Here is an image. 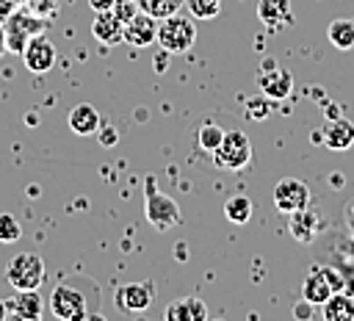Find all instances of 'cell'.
Returning <instances> with one entry per match:
<instances>
[{"mask_svg":"<svg viewBox=\"0 0 354 321\" xmlns=\"http://www.w3.org/2000/svg\"><path fill=\"white\" fill-rule=\"evenodd\" d=\"M97 304H100V288L94 279L83 274L61 279L50 293V313L61 321H83L88 315H97Z\"/></svg>","mask_w":354,"mask_h":321,"instance_id":"obj_1","label":"cell"},{"mask_svg":"<svg viewBox=\"0 0 354 321\" xmlns=\"http://www.w3.org/2000/svg\"><path fill=\"white\" fill-rule=\"evenodd\" d=\"M196 42V25L188 14H169L158 19V44L169 53H185Z\"/></svg>","mask_w":354,"mask_h":321,"instance_id":"obj_2","label":"cell"},{"mask_svg":"<svg viewBox=\"0 0 354 321\" xmlns=\"http://www.w3.org/2000/svg\"><path fill=\"white\" fill-rule=\"evenodd\" d=\"M213 160L218 169H227V172H241L249 166L252 160V141L243 130H227L221 144L213 149Z\"/></svg>","mask_w":354,"mask_h":321,"instance_id":"obj_3","label":"cell"},{"mask_svg":"<svg viewBox=\"0 0 354 321\" xmlns=\"http://www.w3.org/2000/svg\"><path fill=\"white\" fill-rule=\"evenodd\" d=\"M6 277H8L14 291H33V288H39L44 282V260H41V255H36V252L14 255L8 268H6Z\"/></svg>","mask_w":354,"mask_h":321,"instance_id":"obj_4","label":"cell"},{"mask_svg":"<svg viewBox=\"0 0 354 321\" xmlns=\"http://www.w3.org/2000/svg\"><path fill=\"white\" fill-rule=\"evenodd\" d=\"M144 213H147V221L155 224L158 230H169L180 221V205L166 196L163 191L155 188V180L147 177V202H144Z\"/></svg>","mask_w":354,"mask_h":321,"instance_id":"obj_5","label":"cell"},{"mask_svg":"<svg viewBox=\"0 0 354 321\" xmlns=\"http://www.w3.org/2000/svg\"><path fill=\"white\" fill-rule=\"evenodd\" d=\"M274 205L285 216L307 208L310 205V188H307V183L299 180V177H282L274 185Z\"/></svg>","mask_w":354,"mask_h":321,"instance_id":"obj_6","label":"cell"},{"mask_svg":"<svg viewBox=\"0 0 354 321\" xmlns=\"http://www.w3.org/2000/svg\"><path fill=\"white\" fill-rule=\"evenodd\" d=\"M8 25H6V33H3V39H6V47L8 50H17V53H22V47L28 44V39L30 36H36V33H41L44 30V22L39 19V17H33L30 11H11V17L6 19Z\"/></svg>","mask_w":354,"mask_h":321,"instance_id":"obj_7","label":"cell"},{"mask_svg":"<svg viewBox=\"0 0 354 321\" xmlns=\"http://www.w3.org/2000/svg\"><path fill=\"white\" fill-rule=\"evenodd\" d=\"M337 288H340V277H337V271L324 268V266H315V268L304 277L301 299H307L310 304H324Z\"/></svg>","mask_w":354,"mask_h":321,"instance_id":"obj_8","label":"cell"},{"mask_svg":"<svg viewBox=\"0 0 354 321\" xmlns=\"http://www.w3.org/2000/svg\"><path fill=\"white\" fill-rule=\"evenodd\" d=\"M155 299V282L152 279H136L116 291V307L122 313H141Z\"/></svg>","mask_w":354,"mask_h":321,"instance_id":"obj_9","label":"cell"},{"mask_svg":"<svg viewBox=\"0 0 354 321\" xmlns=\"http://www.w3.org/2000/svg\"><path fill=\"white\" fill-rule=\"evenodd\" d=\"M22 61H25V66H28L30 72H36V75L50 72L53 64H55V47H53V42H50L44 33L30 36L28 44L22 47Z\"/></svg>","mask_w":354,"mask_h":321,"instance_id":"obj_10","label":"cell"},{"mask_svg":"<svg viewBox=\"0 0 354 321\" xmlns=\"http://www.w3.org/2000/svg\"><path fill=\"white\" fill-rule=\"evenodd\" d=\"M158 39V19L147 11H136L127 22H124V42L133 47H147Z\"/></svg>","mask_w":354,"mask_h":321,"instance_id":"obj_11","label":"cell"},{"mask_svg":"<svg viewBox=\"0 0 354 321\" xmlns=\"http://www.w3.org/2000/svg\"><path fill=\"white\" fill-rule=\"evenodd\" d=\"M257 86H260V91H263L266 97H271V100H285V97L290 94V89H293V75H290L288 69L271 64V66H266V69L260 72Z\"/></svg>","mask_w":354,"mask_h":321,"instance_id":"obj_12","label":"cell"},{"mask_svg":"<svg viewBox=\"0 0 354 321\" xmlns=\"http://www.w3.org/2000/svg\"><path fill=\"white\" fill-rule=\"evenodd\" d=\"M91 33H94V39L97 42H102V44H119V42H124V22L108 8V11H97L94 14V22H91Z\"/></svg>","mask_w":354,"mask_h":321,"instance_id":"obj_13","label":"cell"},{"mask_svg":"<svg viewBox=\"0 0 354 321\" xmlns=\"http://www.w3.org/2000/svg\"><path fill=\"white\" fill-rule=\"evenodd\" d=\"M6 307H8V315H14L19 321H36L41 315V310H44V302L33 288V291H17L6 302Z\"/></svg>","mask_w":354,"mask_h":321,"instance_id":"obj_14","label":"cell"},{"mask_svg":"<svg viewBox=\"0 0 354 321\" xmlns=\"http://www.w3.org/2000/svg\"><path fill=\"white\" fill-rule=\"evenodd\" d=\"M166 321H205L207 318V307L202 299L196 296H183L177 302H171L163 313Z\"/></svg>","mask_w":354,"mask_h":321,"instance_id":"obj_15","label":"cell"},{"mask_svg":"<svg viewBox=\"0 0 354 321\" xmlns=\"http://www.w3.org/2000/svg\"><path fill=\"white\" fill-rule=\"evenodd\" d=\"M321 227H324V224H321V219H318L315 210L301 208V210L290 213V232H293V238L301 241V244L315 241V235L321 232Z\"/></svg>","mask_w":354,"mask_h":321,"instance_id":"obj_16","label":"cell"},{"mask_svg":"<svg viewBox=\"0 0 354 321\" xmlns=\"http://www.w3.org/2000/svg\"><path fill=\"white\" fill-rule=\"evenodd\" d=\"M324 144L329 149H337V152L348 149L354 144V122H348L343 116L326 122V127H324Z\"/></svg>","mask_w":354,"mask_h":321,"instance_id":"obj_17","label":"cell"},{"mask_svg":"<svg viewBox=\"0 0 354 321\" xmlns=\"http://www.w3.org/2000/svg\"><path fill=\"white\" fill-rule=\"evenodd\" d=\"M100 113H97V108L94 105H88V102H77L72 111H69V127H72V133H77V136H91V133H97L100 130Z\"/></svg>","mask_w":354,"mask_h":321,"instance_id":"obj_18","label":"cell"},{"mask_svg":"<svg viewBox=\"0 0 354 321\" xmlns=\"http://www.w3.org/2000/svg\"><path fill=\"white\" fill-rule=\"evenodd\" d=\"M257 17L260 22H266L268 28H279L285 22H290V0H257Z\"/></svg>","mask_w":354,"mask_h":321,"instance_id":"obj_19","label":"cell"},{"mask_svg":"<svg viewBox=\"0 0 354 321\" xmlns=\"http://www.w3.org/2000/svg\"><path fill=\"white\" fill-rule=\"evenodd\" d=\"M326 39H329L337 50H351V47H354V19H348V17L332 19L329 28H326Z\"/></svg>","mask_w":354,"mask_h":321,"instance_id":"obj_20","label":"cell"},{"mask_svg":"<svg viewBox=\"0 0 354 321\" xmlns=\"http://www.w3.org/2000/svg\"><path fill=\"white\" fill-rule=\"evenodd\" d=\"M324 318L326 321H343V318H354V302L346 296V293H340V291H335L324 304Z\"/></svg>","mask_w":354,"mask_h":321,"instance_id":"obj_21","label":"cell"},{"mask_svg":"<svg viewBox=\"0 0 354 321\" xmlns=\"http://www.w3.org/2000/svg\"><path fill=\"white\" fill-rule=\"evenodd\" d=\"M252 199L246 194H232L227 202H224V216L232 221V224H246L252 219Z\"/></svg>","mask_w":354,"mask_h":321,"instance_id":"obj_22","label":"cell"},{"mask_svg":"<svg viewBox=\"0 0 354 321\" xmlns=\"http://www.w3.org/2000/svg\"><path fill=\"white\" fill-rule=\"evenodd\" d=\"M183 3L185 0H138V8L147 11V14H152L155 19H163L169 14H177L183 8Z\"/></svg>","mask_w":354,"mask_h":321,"instance_id":"obj_23","label":"cell"},{"mask_svg":"<svg viewBox=\"0 0 354 321\" xmlns=\"http://www.w3.org/2000/svg\"><path fill=\"white\" fill-rule=\"evenodd\" d=\"M224 133H227V130H221V125H216V122H205V125L199 127V133H196V141H199L202 149L213 152V149L221 144Z\"/></svg>","mask_w":354,"mask_h":321,"instance_id":"obj_24","label":"cell"},{"mask_svg":"<svg viewBox=\"0 0 354 321\" xmlns=\"http://www.w3.org/2000/svg\"><path fill=\"white\" fill-rule=\"evenodd\" d=\"M194 19H213L221 11V0H185Z\"/></svg>","mask_w":354,"mask_h":321,"instance_id":"obj_25","label":"cell"},{"mask_svg":"<svg viewBox=\"0 0 354 321\" xmlns=\"http://www.w3.org/2000/svg\"><path fill=\"white\" fill-rule=\"evenodd\" d=\"M19 235H22L19 221L11 213H0V244H14L19 241Z\"/></svg>","mask_w":354,"mask_h":321,"instance_id":"obj_26","label":"cell"},{"mask_svg":"<svg viewBox=\"0 0 354 321\" xmlns=\"http://www.w3.org/2000/svg\"><path fill=\"white\" fill-rule=\"evenodd\" d=\"M111 11H113V14H116L122 22H127V19H130V17L138 11V0H116V3L111 6Z\"/></svg>","mask_w":354,"mask_h":321,"instance_id":"obj_27","label":"cell"},{"mask_svg":"<svg viewBox=\"0 0 354 321\" xmlns=\"http://www.w3.org/2000/svg\"><path fill=\"white\" fill-rule=\"evenodd\" d=\"M266 111H268V108H266V100H263V97H252V100H249V113H252L254 119L266 116Z\"/></svg>","mask_w":354,"mask_h":321,"instance_id":"obj_28","label":"cell"},{"mask_svg":"<svg viewBox=\"0 0 354 321\" xmlns=\"http://www.w3.org/2000/svg\"><path fill=\"white\" fill-rule=\"evenodd\" d=\"M313 307H315V304H310L307 299H301V302L293 307V313H296L299 318H307V315H313Z\"/></svg>","mask_w":354,"mask_h":321,"instance_id":"obj_29","label":"cell"},{"mask_svg":"<svg viewBox=\"0 0 354 321\" xmlns=\"http://www.w3.org/2000/svg\"><path fill=\"white\" fill-rule=\"evenodd\" d=\"M100 141H102V147H113V144H116V130H113V127H111V130L105 127V130L100 133Z\"/></svg>","mask_w":354,"mask_h":321,"instance_id":"obj_30","label":"cell"},{"mask_svg":"<svg viewBox=\"0 0 354 321\" xmlns=\"http://www.w3.org/2000/svg\"><path fill=\"white\" fill-rule=\"evenodd\" d=\"M14 11V0H0V22H6Z\"/></svg>","mask_w":354,"mask_h":321,"instance_id":"obj_31","label":"cell"},{"mask_svg":"<svg viewBox=\"0 0 354 321\" xmlns=\"http://www.w3.org/2000/svg\"><path fill=\"white\" fill-rule=\"evenodd\" d=\"M88 3H91V8H94V11H108L116 0H88Z\"/></svg>","mask_w":354,"mask_h":321,"instance_id":"obj_32","label":"cell"},{"mask_svg":"<svg viewBox=\"0 0 354 321\" xmlns=\"http://www.w3.org/2000/svg\"><path fill=\"white\" fill-rule=\"evenodd\" d=\"M166 61H169V50H163V53L158 55V61H152V66H155L158 72H163V69H166Z\"/></svg>","mask_w":354,"mask_h":321,"instance_id":"obj_33","label":"cell"},{"mask_svg":"<svg viewBox=\"0 0 354 321\" xmlns=\"http://www.w3.org/2000/svg\"><path fill=\"white\" fill-rule=\"evenodd\" d=\"M6 315H8V307H6V302H3V299H0V321H3V318H6Z\"/></svg>","mask_w":354,"mask_h":321,"instance_id":"obj_34","label":"cell"},{"mask_svg":"<svg viewBox=\"0 0 354 321\" xmlns=\"http://www.w3.org/2000/svg\"><path fill=\"white\" fill-rule=\"evenodd\" d=\"M14 3H19V0H14Z\"/></svg>","mask_w":354,"mask_h":321,"instance_id":"obj_35","label":"cell"}]
</instances>
